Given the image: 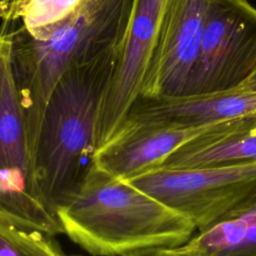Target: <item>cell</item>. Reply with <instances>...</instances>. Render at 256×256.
Returning <instances> with one entry per match:
<instances>
[{"label":"cell","instance_id":"cell-1","mask_svg":"<svg viewBox=\"0 0 256 256\" xmlns=\"http://www.w3.org/2000/svg\"><path fill=\"white\" fill-rule=\"evenodd\" d=\"M118 49L69 67L45 106L33 167L38 198L55 215L79 191L94 166L98 119Z\"/></svg>","mask_w":256,"mask_h":256},{"label":"cell","instance_id":"cell-13","mask_svg":"<svg viewBox=\"0 0 256 256\" xmlns=\"http://www.w3.org/2000/svg\"><path fill=\"white\" fill-rule=\"evenodd\" d=\"M0 220L54 236L64 233L58 217L0 171Z\"/></svg>","mask_w":256,"mask_h":256},{"label":"cell","instance_id":"cell-3","mask_svg":"<svg viewBox=\"0 0 256 256\" xmlns=\"http://www.w3.org/2000/svg\"><path fill=\"white\" fill-rule=\"evenodd\" d=\"M132 4L133 0H87L43 40L32 38L22 25L12 29L11 24H3L11 41L13 73L32 162L45 106L56 83L69 67L120 45Z\"/></svg>","mask_w":256,"mask_h":256},{"label":"cell","instance_id":"cell-6","mask_svg":"<svg viewBox=\"0 0 256 256\" xmlns=\"http://www.w3.org/2000/svg\"><path fill=\"white\" fill-rule=\"evenodd\" d=\"M209 0H165L139 97L186 96Z\"/></svg>","mask_w":256,"mask_h":256},{"label":"cell","instance_id":"cell-18","mask_svg":"<svg viewBox=\"0 0 256 256\" xmlns=\"http://www.w3.org/2000/svg\"><path fill=\"white\" fill-rule=\"evenodd\" d=\"M236 90H240V91H243V92H254V93H256V72H254Z\"/></svg>","mask_w":256,"mask_h":256},{"label":"cell","instance_id":"cell-8","mask_svg":"<svg viewBox=\"0 0 256 256\" xmlns=\"http://www.w3.org/2000/svg\"><path fill=\"white\" fill-rule=\"evenodd\" d=\"M211 125L173 127L125 120L109 140L96 150L94 164L126 181L158 167L179 146Z\"/></svg>","mask_w":256,"mask_h":256},{"label":"cell","instance_id":"cell-17","mask_svg":"<svg viewBox=\"0 0 256 256\" xmlns=\"http://www.w3.org/2000/svg\"><path fill=\"white\" fill-rule=\"evenodd\" d=\"M29 0H0V20L2 24H12L19 20L22 8Z\"/></svg>","mask_w":256,"mask_h":256},{"label":"cell","instance_id":"cell-15","mask_svg":"<svg viewBox=\"0 0 256 256\" xmlns=\"http://www.w3.org/2000/svg\"><path fill=\"white\" fill-rule=\"evenodd\" d=\"M51 235L0 220V256H63Z\"/></svg>","mask_w":256,"mask_h":256},{"label":"cell","instance_id":"cell-19","mask_svg":"<svg viewBox=\"0 0 256 256\" xmlns=\"http://www.w3.org/2000/svg\"><path fill=\"white\" fill-rule=\"evenodd\" d=\"M3 36H4V31H3V29L0 27V43H1L2 39H3Z\"/></svg>","mask_w":256,"mask_h":256},{"label":"cell","instance_id":"cell-10","mask_svg":"<svg viewBox=\"0 0 256 256\" xmlns=\"http://www.w3.org/2000/svg\"><path fill=\"white\" fill-rule=\"evenodd\" d=\"M0 43V171L41 202L35 182L26 123L14 78L7 28ZM44 205V204H43Z\"/></svg>","mask_w":256,"mask_h":256},{"label":"cell","instance_id":"cell-7","mask_svg":"<svg viewBox=\"0 0 256 256\" xmlns=\"http://www.w3.org/2000/svg\"><path fill=\"white\" fill-rule=\"evenodd\" d=\"M165 0H133L112 78L107 87L96 130V147L102 146L125 120L139 97L147 63Z\"/></svg>","mask_w":256,"mask_h":256},{"label":"cell","instance_id":"cell-12","mask_svg":"<svg viewBox=\"0 0 256 256\" xmlns=\"http://www.w3.org/2000/svg\"><path fill=\"white\" fill-rule=\"evenodd\" d=\"M185 244L205 256H256V199Z\"/></svg>","mask_w":256,"mask_h":256},{"label":"cell","instance_id":"cell-5","mask_svg":"<svg viewBox=\"0 0 256 256\" xmlns=\"http://www.w3.org/2000/svg\"><path fill=\"white\" fill-rule=\"evenodd\" d=\"M256 72V9L247 0H209L186 96L236 90Z\"/></svg>","mask_w":256,"mask_h":256},{"label":"cell","instance_id":"cell-14","mask_svg":"<svg viewBox=\"0 0 256 256\" xmlns=\"http://www.w3.org/2000/svg\"><path fill=\"white\" fill-rule=\"evenodd\" d=\"M86 2L87 0H29L22 8L19 20L32 38L43 40L75 15Z\"/></svg>","mask_w":256,"mask_h":256},{"label":"cell","instance_id":"cell-4","mask_svg":"<svg viewBox=\"0 0 256 256\" xmlns=\"http://www.w3.org/2000/svg\"><path fill=\"white\" fill-rule=\"evenodd\" d=\"M200 231L256 199V160L191 169L157 167L126 180Z\"/></svg>","mask_w":256,"mask_h":256},{"label":"cell","instance_id":"cell-2","mask_svg":"<svg viewBox=\"0 0 256 256\" xmlns=\"http://www.w3.org/2000/svg\"><path fill=\"white\" fill-rule=\"evenodd\" d=\"M56 215L69 238L95 256H125L187 242L196 229L179 212L95 164Z\"/></svg>","mask_w":256,"mask_h":256},{"label":"cell","instance_id":"cell-16","mask_svg":"<svg viewBox=\"0 0 256 256\" xmlns=\"http://www.w3.org/2000/svg\"><path fill=\"white\" fill-rule=\"evenodd\" d=\"M125 256H205L189 248L185 243L175 247H155L138 250Z\"/></svg>","mask_w":256,"mask_h":256},{"label":"cell","instance_id":"cell-9","mask_svg":"<svg viewBox=\"0 0 256 256\" xmlns=\"http://www.w3.org/2000/svg\"><path fill=\"white\" fill-rule=\"evenodd\" d=\"M255 113L256 93L232 90L183 97H138L125 120L202 127Z\"/></svg>","mask_w":256,"mask_h":256},{"label":"cell","instance_id":"cell-20","mask_svg":"<svg viewBox=\"0 0 256 256\" xmlns=\"http://www.w3.org/2000/svg\"><path fill=\"white\" fill-rule=\"evenodd\" d=\"M63 256H65V255H63ZM73 256H75V255H73Z\"/></svg>","mask_w":256,"mask_h":256},{"label":"cell","instance_id":"cell-11","mask_svg":"<svg viewBox=\"0 0 256 256\" xmlns=\"http://www.w3.org/2000/svg\"><path fill=\"white\" fill-rule=\"evenodd\" d=\"M253 160H256V113L214 123L179 146L158 167L191 169Z\"/></svg>","mask_w":256,"mask_h":256}]
</instances>
